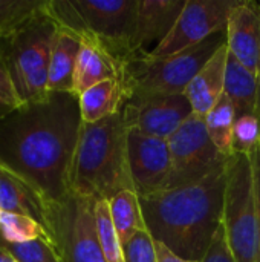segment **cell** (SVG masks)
<instances>
[{"label": "cell", "mask_w": 260, "mask_h": 262, "mask_svg": "<svg viewBox=\"0 0 260 262\" xmlns=\"http://www.w3.org/2000/svg\"><path fill=\"white\" fill-rule=\"evenodd\" d=\"M78 97L49 92L0 120V167L26 183L44 206L70 193V172L81 129Z\"/></svg>", "instance_id": "obj_1"}, {"label": "cell", "mask_w": 260, "mask_h": 262, "mask_svg": "<svg viewBox=\"0 0 260 262\" xmlns=\"http://www.w3.org/2000/svg\"><path fill=\"white\" fill-rule=\"evenodd\" d=\"M230 160L196 183L139 196L155 241L185 261H202L222 224Z\"/></svg>", "instance_id": "obj_2"}, {"label": "cell", "mask_w": 260, "mask_h": 262, "mask_svg": "<svg viewBox=\"0 0 260 262\" xmlns=\"http://www.w3.org/2000/svg\"><path fill=\"white\" fill-rule=\"evenodd\" d=\"M126 189H133V183L123 112L98 123H81L70 172V192L93 201H109Z\"/></svg>", "instance_id": "obj_3"}, {"label": "cell", "mask_w": 260, "mask_h": 262, "mask_svg": "<svg viewBox=\"0 0 260 262\" xmlns=\"http://www.w3.org/2000/svg\"><path fill=\"white\" fill-rule=\"evenodd\" d=\"M227 43V31L182 52L153 57L150 51L136 52L124 68L121 84L129 98L167 97L185 94L188 84L215 52Z\"/></svg>", "instance_id": "obj_4"}, {"label": "cell", "mask_w": 260, "mask_h": 262, "mask_svg": "<svg viewBox=\"0 0 260 262\" xmlns=\"http://www.w3.org/2000/svg\"><path fill=\"white\" fill-rule=\"evenodd\" d=\"M46 9L57 25L93 37L124 64L141 52L132 46L138 0H48Z\"/></svg>", "instance_id": "obj_5"}, {"label": "cell", "mask_w": 260, "mask_h": 262, "mask_svg": "<svg viewBox=\"0 0 260 262\" xmlns=\"http://www.w3.org/2000/svg\"><path fill=\"white\" fill-rule=\"evenodd\" d=\"M57 28V21L44 6L21 28L0 37V60L21 104L41 100L49 94V63Z\"/></svg>", "instance_id": "obj_6"}, {"label": "cell", "mask_w": 260, "mask_h": 262, "mask_svg": "<svg viewBox=\"0 0 260 262\" xmlns=\"http://www.w3.org/2000/svg\"><path fill=\"white\" fill-rule=\"evenodd\" d=\"M222 224L236 262H260L253 166L247 155H233L230 160Z\"/></svg>", "instance_id": "obj_7"}, {"label": "cell", "mask_w": 260, "mask_h": 262, "mask_svg": "<svg viewBox=\"0 0 260 262\" xmlns=\"http://www.w3.org/2000/svg\"><path fill=\"white\" fill-rule=\"evenodd\" d=\"M95 203L70 192L63 201L44 206L43 227L61 262H106L97 233Z\"/></svg>", "instance_id": "obj_8"}, {"label": "cell", "mask_w": 260, "mask_h": 262, "mask_svg": "<svg viewBox=\"0 0 260 262\" xmlns=\"http://www.w3.org/2000/svg\"><path fill=\"white\" fill-rule=\"evenodd\" d=\"M167 141L172 157V177L167 189L196 183L230 158L218 150L204 117L196 114H192Z\"/></svg>", "instance_id": "obj_9"}, {"label": "cell", "mask_w": 260, "mask_h": 262, "mask_svg": "<svg viewBox=\"0 0 260 262\" xmlns=\"http://www.w3.org/2000/svg\"><path fill=\"white\" fill-rule=\"evenodd\" d=\"M239 0H187L170 34L150 51L153 57H167L227 31L228 17Z\"/></svg>", "instance_id": "obj_10"}, {"label": "cell", "mask_w": 260, "mask_h": 262, "mask_svg": "<svg viewBox=\"0 0 260 262\" xmlns=\"http://www.w3.org/2000/svg\"><path fill=\"white\" fill-rule=\"evenodd\" d=\"M121 112L127 130L169 140L193 114V109L185 94H181L129 98Z\"/></svg>", "instance_id": "obj_11"}, {"label": "cell", "mask_w": 260, "mask_h": 262, "mask_svg": "<svg viewBox=\"0 0 260 262\" xmlns=\"http://www.w3.org/2000/svg\"><path fill=\"white\" fill-rule=\"evenodd\" d=\"M127 161L138 196L167 189L172 177V157L167 140L127 130Z\"/></svg>", "instance_id": "obj_12"}, {"label": "cell", "mask_w": 260, "mask_h": 262, "mask_svg": "<svg viewBox=\"0 0 260 262\" xmlns=\"http://www.w3.org/2000/svg\"><path fill=\"white\" fill-rule=\"evenodd\" d=\"M228 51L260 77V2L239 0L227 23Z\"/></svg>", "instance_id": "obj_13"}, {"label": "cell", "mask_w": 260, "mask_h": 262, "mask_svg": "<svg viewBox=\"0 0 260 262\" xmlns=\"http://www.w3.org/2000/svg\"><path fill=\"white\" fill-rule=\"evenodd\" d=\"M81 48L74 72L72 94L80 97L89 88L104 80H123L126 64L115 58L98 40L81 34Z\"/></svg>", "instance_id": "obj_14"}, {"label": "cell", "mask_w": 260, "mask_h": 262, "mask_svg": "<svg viewBox=\"0 0 260 262\" xmlns=\"http://www.w3.org/2000/svg\"><path fill=\"white\" fill-rule=\"evenodd\" d=\"M187 0H138V12L132 46L135 51H147L146 46H156L170 34Z\"/></svg>", "instance_id": "obj_15"}, {"label": "cell", "mask_w": 260, "mask_h": 262, "mask_svg": "<svg viewBox=\"0 0 260 262\" xmlns=\"http://www.w3.org/2000/svg\"><path fill=\"white\" fill-rule=\"evenodd\" d=\"M227 55L228 48L225 43L215 52V55L202 66L188 84L185 97L192 104L193 114L205 117L224 95Z\"/></svg>", "instance_id": "obj_16"}, {"label": "cell", "mask_w": 260, "mask_h": 262, "mask_svg": "<svg viewBox=\"0 0 260 262\" xmlns=\"http://www.w3.org/2000/svg\"><path fill=\"white\" fill-rule=\"evenodd\" d=\"M81 48V37L69 28H57L49 63V92H70L74 89V72Z\"/></svg>", "instance_id": "obj_17"}, {"label": "cell", "mask_w": 260, "mask_h": 262, "mask_svg": "<svg viewBox=\"0 0 260 262\" xmlns=\"http://www.w3.org/2000/svg\"><path fill=\"white\" fill-rule=\"evenodd\" d=\"M224 94L234 106L236 117H260V77L248 71L230 51L227 55Z\"/></svg>", "instance_id": "obj_18"}, {"label": "cell", "mask_w": 260, "mask_h": 262, "mask_svg": "<svg viewBox=\"0 0 260 262\" xmlns=\"http://www.w3.org/2000/svg\"><path fill=\"white\" fill-rule=\"evenodd\" d=\"M83 123H98L121 112L126 103V91L118 80H104L78 97Z\"/></svg>", "instance_id": "obj_19"}, {"label": "cell", "mask_w": 260, "mask_h": 262, "mask_svg": "<svg viewBox=\"0 0 260 262\" xmlns=\"http://www.w3.org/2000/svg\"><path fill=\"white\" fill-rule=\"evenodd\" d=\"M0 209L5 213L23 215L44 224V204L21 180L0 167Z\"/></svg>", "instance_id": "obj_20"}, {"label": "cell", "mask_w": 260, "mask_h": 262, "mask_svg": "<svg viewBox=\"0 0 260 262\" xmlns=\"http://www.w3.org/2000/svg\"><path fill=\"white\" fill-rule=\"evenodd\" d=\"M110 215L121 244L127 243L135 233L147 230L139 196L133 189H126L109 200Z\"/></svg>", "instance_id": "obj_21"}, {"label": "cell", "mask_w": 260, "mask_h": 262, "mask_svg": "<svg viewBox=\"0 0 260 262\" xmlns=\"http://www.w3.org/2000/svg\"><path fill=\"white\" fill-rule=\"evenodd\" d=\"M208 135L224 157H233V129L236 111L224 94L213 109L204 117Z\"/></svg>", "instance_id": "obj_22"}, {"label": "cell", "mask_w": 260, "mask_h": 262, "mask_svg": "<svg viewBox=\"0 0 260 262\" xmlns=\"http://www.w3.org/2000/svg\"><path fill=\"white\" fill-rule=\"evenodd\" d=\"M0 236L8 244H26L40 238H48V232L34 218L2 212Z\"/></svg>", "instance_id": "obj_23"}, {"label": "cell", "mask_w": 260, "mask_h": 262, "mask_svg": "<svg viewBox=\"0 0 260 262\" xmlns=\"http://www.w3.org/2000/svg\"><path fill=\"white\" fill-rule=\"evenodd\" d=\"M95 223H97L98 241L106 262H124L123 244L115 230L110 215V206L107 200H100L95 203Z\"/></svg>", "instance_id": "obj_24"}, {"label": "cell", "mask_w": 260, "mask_h": 262, "mask_svg": "<svg viewBox=\"0 0 260 262\" xmlns=\"http://www.w3.org/2000/svg\"><path fill=\"white\" fill-rule=\"evenodd\" d=\"M48 0H0V37H5L44 9Z\"/></svg>", "instance_id": "obj_25"}, {"label": "cell", "mask_w": 260, "mask_h": 262, "mask_svg": "<svg viewBox=\"0 0 260 262\" xmlns=\"http://www.w3.org/2000/svg\"><path fill=\"white\" fill-rule=\"evenodd\" d=\"M260 149V117H236L233 129V155L250 157Z\"/></svg>", "instance_id": "obj_26"}, {"label": "cell", "mask_w": 260, "mask_h": 262, "mask_svg": "<svg viewBox=\"0 0 260 262\" xmlns=\"http://www.w3.org/2000/svg\"><path fill=\"white\" fill-rule=\"evenodd\" d=\"M0 246L18 262H61L49 238H40L26 244H8L0 236Z\"/></svg>", "instance_id": "obj_27"}, {"label": "cell", "mask_w": 260, "mask_h": 262, "mask_svg": "<svg viewBox=\"0 0 260 262\" xmlns=\"http://www.w3.org/2000/svg\"><path fill=\"white\" fill-rule=\"evenodd\" d=\"M123 258L124 262H158L156 243L149 229L135 233L123 244Z\"/></svg>", "instance_id": "obj_28"}, {"label": "cell", "mask_w": 260, "mask_h": 262, "mask_svg": "<svg viewBox=\"0 0 260 262\" xmlns=\"http://www.w3.org/2000/svg\"><path fill=\"white\" fill-rule=\"evenodd\" d=\"M21 106V101L15 92L12 80L0 60V120L12 114Z\"/></svg>", "instance_id": "obj_29"}, {"label": "cell", "mask_w": 260, "mask_h": 262, "mask_svg": "<svg viewBox=\"0 0 260 262\" xmlns=\"http://www.w3.org/2000/svg\"><path fill=\"white\" fill-rule=\"evenodd\" d=\"M201 262H236L234 256H233V252L228 246V241H227L224 224L219 226L205 256L202 258Z\"/></svg>", "instance_id": "obj_30"}, {"label": "cell", "mask_w": 260, "mask_h": 262, "mask_svg": "<svg viewBox=\"0 0 260 262\" xmlns=\"http://www.w3.org/2000/svg\"><path fill=\"white\" fill-rule=\"evenodd\" d=\"M251 166H253V181H254V198H256V210H257V220H259L260 230V149L250 155Z\"/></svg>", "instance_id": "obj_31"}, {"label": "cell", "mask_w": 260, "mask_h": 262, "mask_svg": "<svg viewBox=\"0 0 260 262\" xmlns=\"http://www.w3.org/2000/svg\"><path fill=\"white\" fill-rule=\"evenodd\" d=\"M156 243V253H158V262H193V261H185V259H182V258H179V256H176L173 252H170L164 244H161V243H158V241H155Z\"/></svg>", "instance_id": "obj_32"}, {"label": "cell", "mask_w": 260, "mask_h": 262, "mask_svg": "<svg viewBox=\"0 0 260 262\" xmlns=\"http://www.w3.org/2000/svg\"><path fill=\"white\" fill-rule=\"evenodd\" d=\"M0 262H18L9 252H6L2 246H0Z\"/></svg>", "instance_id": "obj_33"}, {"label": "cell", "mask_w": 260, "mask_h": 262, "mask_svg": "<svg viewBox=\"0 0 260 262\" xmlns=\"http://www.w3.org/2000/svg\"><path fill=\"white\" fill-rule=\"evenodd\" d=\"M0 216H2V209H0Z\"/></svg>", "instance_id": "obj_34"}]
</instances>
